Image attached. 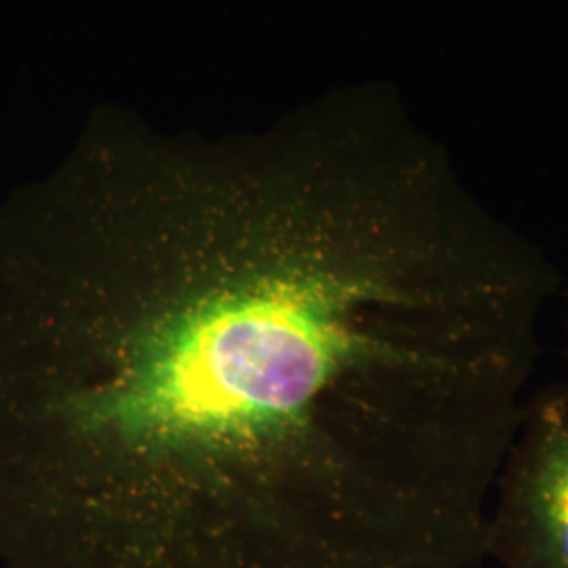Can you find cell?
I'll use <instances>...</instances> for the list:
<instances>
[{
  "instance_id": "1",
  "label": "cell",
  "mask_w": 568,
  "mask_h": 568,
  "mask_svg": "<svg viewBox=\"0 0 568 568\" xmlns=\"http://www.w3.org/2000/svg\"><path fill=\"white\" fill-rule=\"evenodd\" d=\"M556 291L384 82L98 110L0 201V567H480Z\"/></svg>"
},
{
  "instance_id": "2",
  "label": "cell",
  "mask_w": 568,
  "mask_h": 568,
  "mask_svg": "<svg viewBox=\"0 0 568 568\" xmlns=\"http://www.w3.org/2000/svg\"><path fill=\"white\" fill-rule=\"evenodd\" d=\"M487 560L568 568V389L530 394L488 509Z\"/></svg>"
},
{
  "instance_id": "3",
  "label": "cell",
  "mask_w": 568,
  "mask_h": 568,
  "mask_svg": "<svg viewBox=\"0 0 568 568\" xmlns=\"http://www.w3.org/2000/svg\"><path fill=\"white\" fill-rule=\"evenodd\" d=\"M567 321H565V335H567V339H565V366H567V375H565V387L568 389V293H567Z\"/></svg>"
}]
</instances>
